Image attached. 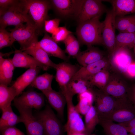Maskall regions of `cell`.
Segmentation results:
<instances>
[{
    "instance_id": "1",
    "label": "cell",
    "mask_w": 135,
    "mask_h": 135,
    "mask_svg": "<svg viewBox=\"0 0 135 135\" xmlns=\"http://www.w3.org/2000/svg\"><path fill=\"white\" fill-rule=\"evenodd\" d=\"M98 17L78 24L76 34L80 43L88 47L103 45L102 36V22Z\"/></svg>"
},
{
    "instance_id": "2",
    "label": "cell",
    "mask_w": 135,
    "mask_h": 135,
    "mask_svg": "<svg viewBox=\"0 0 135 135\" xmlns=\"http://www.w3.org/2000/svg\"><path fill=\"white\" fill-rule=\"evenodd\" d=\"M22 0L27 13L40 33L44 26L45 20H47L48 12L51 6L50 0Z\"/></svg>"
},
{
    "instance_id": "3",
    "label": "cell",
    "mask_w": 135,
    "mask_h": 135,
    "mask_svg": "<svg viewBox=\"0 0 135 135\" xmlns=\"http://www.w3.org/2000/svg\"><path fill=\"white\" fill-rule=\"evenodd\" d=\"M29 22L34 24L27 13L22 0H19L18 3L0 14L1 28H5L10 26L15 27Z\"/></svg>"
},
{
    "instance_id": "4",
    "label": "cell",
    "mask_w": 135,
    "mask_h": 135,
    "mask_svg": "<svg viewBox=\"0 0 135 135\" xmlns=\"http://www.w3.org/2000/svg\"><path fill=\"white\" fill-rule=\"evenodd\" d=\"M67 106V121L64 126L67 135H77L84 133L85 124L80 114L76 110L72 101L73 97H65Z\"/></svg>"
},
{
    "instance_id": "5",
    "label": "cell",
    "mask_w": 135,
    "mask_h": 135,
    "mask_svg": "<svg viewBox=\"0 0 135 135\" xmlns=\"http://www.w3.org/2000/svg\"><path fill=\"white\" fill-rule=\"evenodd\" d=\"M128 98L116 100L113 110L104 118L121 123L135 118V107Z\"/></svg>"
},
{
    "instance_id": "6",
    "label": "cell",
    "mask_w": 135,
    "mask_h": 135,
    "mask_svg": "<svg viewBox=\"0 0 135 135\" xmlns=\"http://www.w3.org/2000/svg\"><path fill=\"white\" fill-rule=\"evenodd\" d=\"M42 125L46 135H62L60 122L50 107L46 106L44 109L35 116Z\"/></svg>"
},
{
    "instance_id": "7",
    "label": "cell",
    "mask_w": 135,
    "mask_h": 135,
    "mask_svg": "<svg viewBox=\"0 0 135 135\" xmlns=\"http://www.w3.org/2000/svg\"><path fill=\"white\" fill-rule=\"evenodd\" d=\"M10 30L12 36L20 44L21 50L27 47L39 33L35 24L30 22L15 26Z\"/></svg>"
},
{
    "instance_id": "8",
    "label": "cell",
    "mask_w": 135,
    "mask_h": 135,
    "mask_svg": "<svg viewBox=\"0 0 135 135\" xmlns=\"http://www.w3.org/2000/svg\"><path fill=\"white\" fill-rule=\"evenodd\" d=\"M104 21L102 22V36L103 45L105 46L111 55L115 48V17L112 10H107Z\"/></svg>"
},
{
    "instance_id": "9",
    "label": "cell",
    "mask_w": 135,
    "mask_h": 135,
    "mask_svg": "<svg viewBox=\"0 0 135 135\" xmlns=\"http://www.w3.org/2000/svg\"><path fill=\"white\" fill-rule=\"evenodd\" d=\"M80 68L77 66L64 62L56 64V80L64 94L69 92L68 85L70 80Z\"/></svg>"
},
{
    "instance_id": "10",
    "label": "cell",
    "mask_w": 135,
    "mask_h": 135,
    "mask_svg": "<svg viewBox=\"0 0 135 135\" xmlns=\"http://www.w3.org/2000/svg\"><path fill=\"white\" fill-rule=\"evenodd\" d=\"M99 0H84L79 14L76 18L78 24L100 17L107 10Z\"/></svg>"
},
{
    "instance_id": "11",
    "label": "cell",
    "mask_w": 135,
    "mask_h": 135,
    "mask_svg": "<svg viewBox=\"0 0 135 135\" xmlns=\"http://www.w3.org/2000/svg\"><path fill=\"white\" fill-rule=\"evenodd\" d=\"M43 94L30 90L24 92L20 96L14 100V105L16 107L34 108L38 110L44 105Z\"/></svg>"
},
{
    "instance_id": "12",
    "label": "cell",
    "mask_w": 135,
    "mask_h": 135,
    "mask_svg": "<svg viewBox=\"0 0 135 135\" xmlns=\"http://www.w3.org/2000/svg\"><path fill=\"white\" fill-rule=\"evenodd\" d=\"M22 122L24 124L27 135H46L44 128L40 122L33 115L32 109L17 107Z\"/></svg>"
},
{
    "instance_id": "13",
    "label": "cell",
    "mask_w": 135,
    "mask_h": 135,
    "mask_svg": "<svg viewBox=\"0 0 135 135\" xmlns=\"http://www.w3.org/2000/svg\"><path fill=\"white\" fill-rule=\"evenodd\" d=\"M84 1L83 0H50L51 5L61 16L76 18L80 13Z\"/></svg>"
},
{
    "instance_id": "14",
    "label": "cell",
    "mask_w": 135,
    "mask_h": 135,
    "mask_svg": "<svg viewBox=\"0 0 135 135\" xmlns=\"http://www.w3.org/2000/svg\"><path fill=\"white\" fill-rule=\"evenodd\" d=\"M95 106L99 118H106L113 110L116 100L102 91H94Z\"/></svg>"
},
{
    "instance_id": "15",
    "label": "cell",
    "mask_w": 135,
    "mask_h": 135,
    "mask_svg": "<svg viewBox=\"0 0 135 135\" xmlns=\"http://www.w3.org/2000/svg\"><path fill=\"white\" fill-rule=\"evenodd\" d=\"M129 88L119 77L112 75L110 76L107 84L102 90L106 94L118 100L128 98Z\"/></svg>"
},
{
    "instance_id": "16",
    "label": "cell",
    "mask_w": 135,
    "mask_h": 135,
    "mask_svg": "<svg viewBox=\"0 0 135 135\" xmlns=\"http://www.w3.org/2000/svg\"><path fill=\"white\" fill-rule=\"evenodd\" d=\"M128 49L121 48L116 49L110 55L112 66L120 73L126 74L128 66L132 62V56Z\"/></svg>"
},
{
    "instance_id": "17",
    "label": "cell",
    "mask_w": 135,
    "mask_h": 135,
    "mask_svg": "<svg viewBox=\"0 0 135 135\" xmlns=\"http://www.w3.org/2000/svg\"><path fill=\"white\" fill-rule=\"evenodd\" d=\"M38 42L37 36L27 47L20 50L32 56L49 69H55L56 64L51 60L48 54L39 46Z\"/></svg>"
},
{
    "instance_id": "18",
    "label": "cell",
    "mask_w": 135,
    "mask_h": 135,
    "mask_svg": "<svg viewBox=\"0 0 135 135\" xmlns=\"http://www.w3.org/2000/svg\"><path fill=\"white\" fill-rule=\"evenodd\" d=\"M15 67L28 68L38 67L44 70L49 68L30 55L20 50L16 49L12 59Z\"/></svg>"
},
{
    "instance_id": "19",
    "label": "cell",
    "mask_w": 135,
    "mask_h": 135,
    "mask_svg": "<svg viewBox=\"0 0 135 135\" xmlns=\"http://www.w3.org/2000/svg\"><path fill=\"white\" fill-rule=\"evenodd\" d=\"M38 43L49 56L55 57L64 60H68V58L64 51L47 33H45L43 38Z\"/></svg>"
},
{
    "instance_id": "20",
    "label": "cell",
    "mask_w": 135,
    "mask_h": 135,
    "mask_svg": "<svg viewBox=\"0 0 135 135\" xmlns=\"http://www.w3.org/2000/svg\"><path fill=\"white\" fill-rule=\"evenodd\" d=\"M108 65L107 60L103 58L96 62L80 68L72 78H81L88 81L98 72L106 69Z\"/></svg>"
},
{
    "instance_id": "21",
    "label": "cell",
    "mask_w": 135,
    "mask_h": 135,
    "mask_svg": "<svg viewBox=\"0 0 135 135\" xmlns=\"http://www.w3.org/2000/svg\"><path fill=\"white\" fill-rule=\"evenodd\" d=\"M42 92L47 98L50 106L56 111L60 117L63 118L66 102L62 94L60 92H56L52 89Z\"/></svg>"
},
{
    "instance_id": "22",
    "label": "cell",
    "mask_w": 135,
    "mask_h": 135,
    "mask_svg": "<svg viewBox=\"0 0 135 135\" xmlns=\"http://www.w3.org/2000/svg\"><path fill=\"white\" fill-rule=\"evenodd\" d=\"M40 69L41 68L38 67L30 68L17 78L12 85L16 90L17 96L31 84L38 76Z\"/></svg>"
},
{
    "instance_id": "23",
    "label": "cell",
    "mask_w": 135,
    "mask_h": 135,
    "mask_svg": "<svg viewBox=\"0 0 135 135\" xmlns=\"http://www.w3.org/2000/svg\"><path fill=\"white\" fill-rule=\"evenodd\" d=\"M75 57L79 64L84 66L102 59L103 54L99 50L92 46L88 47L84 51H80Z\"/></svg>"
},
{
    "instance_id": "24",
    "label": "cell",
    "mask_w": 135,
    "mask_h": 135,
    "mask_svg": "<svg viewBox=\"0 0 135 135\" xmlns=\"http://www.w3.org/2000/svg\"><path fill=\"white\" fill-rule=\"evenodd\" d=\"M112 4V9L115 18L122 16L127 14L135 13V0H106Z\"/></svg>"
},
{
    "instance_id": "25",
    "label": "cell",
    "mask_w": 135,
    "mask_h": 135,
    "mask_svg": "<svg viewBox=\"0 0 135 135\" xmlns=\"http://www.w3.org/2000/svg\"><path fill=\"white\" fill-rule=\"evenodd\" d=\"M12 59L4 58L0 55V83L8 86L12 78L15 68Z\"/></svg>"
},
{
    "instance_id": "26",
    "label": "cell",
    "mask_w": 135,
    "mask_h": 135,
    "mask_svg": "<svg viewBox=\"0 0 135 135\" xmlns=\"http://www.w3.org/2000/svg\"><path fill=\"white\" fill-rule=\"evenodd\" d=\"M78 95V102L75 106L80 114L85 115L90 110L94 100L93 90L88 91Z\"/></svg>"
},
{
    "instance_id": "27",
    "label": "cell",
    "mask_w": 135,
    "mask_h": 135,
    "mask_svg": "<svg viewBox=\"0 0 135 135\" xmlns=\"http://www.w3.org/2000/svg\"><path fill=\"white\" fill-rule=\"evenodd\" d=\"M93 86L90 82L84 79L72 78L67 87L70 93L72 96L88 91L92 90Z\"/></svg>"
},
{
    "instance_id": "28",
    "label": "cell",
    "mask_w": 135,
    "mask_h": 135,
    "mask_svg": "<svg viewBox=\"0 0 135 135\" xmlns=\"http://www.w3.org/2000/svg\"><path fill=\"white\" fill-rule=\"evenodd\" d=\"M100 123L106 135H128L125 128L108 119L99 118Z\"/></svg>"
},
{
    "instance_id": "29",
    "label": "cell",
    "mask_w": 135,
    "mask_h": 135,
    "mask_svg": "<svg viewBox=\"0 0 135 135\" xmlns=\"http://www.w3.org/2000/svg\"><path fill=\"white\" fill-rule=\"evenodd\" d=\"M17 96L16 89L3 84L0 85V108L2 110L11 106L12 100Z\"/></svg>"
},
{
    "instance_id": "30",
    "label": "cell",
    "mask_w": 135,
    "mask_h": 135,
    "mask_svg": "<svg viewBox=\"0 0 135 135\" xmlns=\"http://www.w3.org/2000/svg\"><path fill=\"white\" fill-rule=\"evenodd\" d=\"M99 118L96 108L92 106L89 110L84 115L85 134H90L99 122Z\"/></svg>"
},
{
    "instance_id": "31",
    "label": "cell",
    "mask_w": 135,
    "mask_h": 135,
    "mask_svg": "<svg viewBox=\"0 0 135 135\" xmlns=\"http://www.w3.org/2000/svg\"><path fill=\"white\" fill-rule=\"evenodd\" d=\"M53 75L47 72L37 76L30 85L42 92L52 89V83Z\"/></svg>"
},
{
    "instance_id": "32",
    "label": "cell",
    "mask_w": 135,
    "mask_h": 135,
    "mask_svg": "<svg viewBox=\"0 0 135 135\" xmlns=\"http://www.w3.org/2000/svg\"><path fill=\"white\" fill-rule=\"evenodd\" d=\"M135 35V33L120 32L116 36L114 50L121 48H133Z\"/></svg>"
},
{
    "instance_id": "33",
    "label": "cell",
    "mask_w": 135,
    "mask_h": 135,
    "mask_svg": "<svg viewBox=\"0 0 135 135\" xmlns=\"http://www.w3.org/2000/svg\"><path fill=\"white\" fill-rule=\"evenodd\" d=\"M110 76L108 72L104 69L92 77L88 81L93 86H96L102 90L107 84Z\"/></svg>"
},
{
    "instance_id": "34",
    "label": "cell",
    "mask_w": 135,
    "mask_h": 135,
    "mask_svg": "<svg viewBox=\"0 0 135 135\" xmlns=\"http://www.w3.org/2000/svg\"><path fill=\"white\" fill-rule=\"evenodd\" d=\"M66 48V52L69 55L76 57L80 51V43L72 34H69L63 42Z\"/></svg>"
},
{
    "instance_id": "35",
    "label": "cell",
    "mask_w": 135,
    "mask_h": 135,
    "mask_svg": "<svg viewBox=\"0 0 135 135\" xmlns=\"http://www.w3.org/2000/svg\"><path fill=\"white\" fill-rule=\"evenodd\" d=\"M135 19V15L116 17V29L120 32H125L130 23Z\"/></svg>"
},
{
    "instance_id": "36",
    "label": "cell",
    "mask_w": 135,
    "mask_h": 135,
    "mask_svg": "<svg viewBox=\"0 0 135 135\" xmlns=\"http://www.w3.org/2000/svg\"><path fill=\"white\" fill-rule=\"evenodd\" d=\"M72 33L65 27H58L52 34V38L57 43L63 42Z\"/></svg>"
},
{
    "instance_id": "37",
    "label": "cell",
    "mask_w": 135,
    "mask_h": 135,
    "mask_svg": "<svg viewBox=\"0 0 135 135\" xmlns=\"http://www.w3.org/2000/svg\"><path fill=\"white\" fill-rule=\"evenodd\" d=\"M20 122H22L20 116L16 114L13 112L6 121L3 123L0 124V130L8 127L14 126Z\"/></svg>"
},
{
    "instance_id": "38",
    "label": "cell",
    "mask_w": 135,
    "mask_h": 135,
    "mask_svg": "<svg viewBox=\"0 0 135 135\" xmlns=\"http://www.w3.org/2000/svg\"><path fill=\"white\" fill-rule=\"evenodd\" d=\"M60 21L58 18L45 20L44 27L46 31L52 34L58 27Z\"/></svg>"
},
{
    "instance_id": "39",
    "label": "cell",
    "mask_w": 135,
    "mask_h": 135,
    "mask_svg": "<svg viewBox=\"0 0 135 135\" xmlns=\"http://www.w3.org/2000/svg\"><path fill=\"white\" fill-rule=\"evenodd\" d=\"M2 135H25L14 126L8 127L0 130Z\"/></svg>"
},
{
    "instance_id": "40",
    "label": "cell",
    "mask_w": 135,
    "mask_h": 135,
    "mask_svg": "<svg viewBox=\"0 0 135 135\" xmlns=\"http://www.w3.org/2000/svg\"><path fill=\"white\" fill-rule=\"evenodd\" d=\"M19 0H0V14L18 3Z\"/></svg>"
},
{
    "instance_id": "41",
    "label": "cell",
    "mask_w": 135,
    "mask_h": 135,
    "mask_svg": "<svg viewBox=\"0 0 135 135\" xmlns=\"http://www.w3.org/2000/svg\"><path fill=\"white\" fill-rule=\"evenodd\" d=\"M120 124L125 128L128 132L135 135V118L128 122Z\"/></svg>"
},
{
    "instance_id": "42",
    "label": "cell",
    "mask_w": 135,
    "mask_h": 135,
    "mask_svg": "<svg viewBox=\"0 0 135 135\" xmlns=\"http://www.w3.org/2000/svg\"><path fill=\"white\" fill-rule=\"evenodd\" d=\"M15 41L11 36L0 41V49L11 46Z\"/></svg>"
},
{
    "instance_id": "43",
    "label": "cell",
    "mask_w": 135,
    "mask_h": 135,
    "mask_svg": "<svg viewBox=\"0 0 135 135\" xmlns=\"http://www.w3.org/2000/svg\"><path fill=\"white\" fill-rule=\"evenodd\" d=\"M128 98L135 107V85L129 88Z\"/></svg>"
},
{
    "instance_id": "44",
    "label": "cell",
    "mask_w": 135,
    "mask_h": 135,
    "mask_svg": "<svg viewBox=\"0 0 135 135\" xmlns=\"http://www.w3.org/2000/svg\"><path fill=\"white\" fill-rule=\"evenodd\" d=\"M126 74L131 77H135V62H132L129 66Z\"/></svg>"
},
{
    "instance_id": "45",
    "label": "cell",
    "mask_w": 135,
    "mask_h": 135,
    "mask_svg": "<svg viewBox=\"0 0 135 135\" xmlns=\"http://www.w3.org/2000/svg\"><path fill=\"white\" fill-rule=\"evenodd\" d=\"M10 32L7 31L5 28H0V41L5 38L11 36Z\"/></svg>"
},
{
    "instance_id": "46",
    "label": "cell",
    "mask_w": 135,
    "mask_h": 135,
    "mask_svg": "<svg viewBox=\"0 0 135 135\" xmlns=\"http://www.w3.org/2000/svg\"><path fill=\"white\" fill-rule=\"evenodd\" d=\"M125 32L135 33V19L130 23Z\"/></svg>"
},
{
    "instance_id": "47",
    "label": "cell",
    "mask_w": 135,
    "mask_h": 135,
    "mask_svg": "<svg viewBox=\"0 0 135 135\" xmlns=\"http://www.w3.org/2000/svg\"><path fill=\"white\" fill-rule=\"evenodd\" d=\"M133 48H134V53H135V35L134 38V45Z\"/></svg>"
},
{
    "instance_id": "48",
    "label": "cell",
    "mask_w": 135,
    "mask_h": 135,
    "mask_svg": "<svg viewBox=\"0 0 135 135\" xmlns=\"http://www.w3.org/2000/svg\"><path fill=\"white\" fill-rule=\"evenodd\" d=\"M77 135H86L84 133H82L78 134Z\"/></svg>"
},
{
    "instance_id": "49",
    "label": "cell",
    "mask_w": 135,
    "mask_h": 135,
    "mask_svg": "<svg viewBox=\"0 0 135 135\" xmlns=\"http://www.w3.org/2000/svg\"><path fill=\"white\" fill-rule=\"evenodd\" d=\"M128 135H133L132 134H128Z\"/></svg>"
},
{
    "instance_id": "50",
    "label": "cell",
    "mask_w": 135,
    "mask_h": 135,
    "mask_svg": "<svg viewBox=\"0 0 135 135\" xmlns=\"http://www.w3.org/2000/svg\"><path fill=\"white\" fill-rule=\"evenodd\" d=\"M89 135H96L94 134H90Z\"/></svg>"
}]
</instances>
